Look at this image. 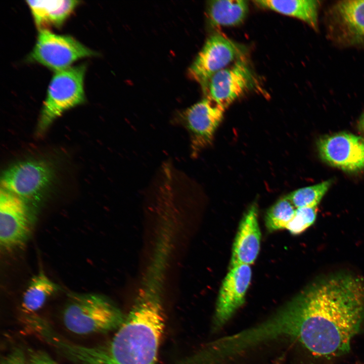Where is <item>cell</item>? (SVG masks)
Listing matches in <instances>:
<instances>
[{
	"mask_svg": "<svg viewBox=\"0 0 364 364\" xmlns=\"http://www.w3.org/2000/svg\"><path fill=\"white\" fill-rule=\"evenodd\" d=\"M292 340L315 356L347 352L364 320V281L338 273L313 281L284 305Z\"/></svg>",
	"mask_w": 364,
	"mask_h": 364,
	"instance_id": "6da1fadb",
	"label": "cell"
},
{
	"mask_svg": "<svg viewBox=\"0 0 364 364\" xmlns=\"http://www.w3.org/2000/svg\"><path fill=\"white\" fill-rule=\"evenodd\" d=\"M163 324L160 308L135 305L110 341L93 346L72 343L69 359L75 364H155Z\"/></svg>",
	"mask_w": 364,
	"mask_h": 364,
	"instance_id": "7a4b0ae2",
	"label": "cell"
},
{
	"mask_svg": "<svg viewBox=\"0 0 364 364\" xmlns=\"http://www.w3.org/2000/svg\"><path fill=\"white\" fill-rule=\"evenodd\" d=\"M62 312L66 329L78 335L106 333L118 328L124 318L109 299L93 293H72Z\"/></svg>",
	"mask_w": 364,
	"mask_h": 364,
	"instance_id": "3957f363",
	"label": "cell"
},
{
	"mask_svg": "<svg viewBox=\"0 0 364 364\" xmlns=\"http://www.w3.org/2000/svg\"><path fill=\"white\" fill-rule=\"evenodd\" d=\"M85 70V65L80 64L55 72L41 111L38 134L44 133L64 112L84 102Z\"/></svg>",
	"mask_w": 364,
	"mask_h": 364,
	"instance_id": "277c9868",
	"label": "cell"
},
{
	"mask_svg": "<svg viewBox=\"0 0 364 364\" xmlns=\"http://www.w3.org/2000/svg\"><path fill=\"white\" fill-rule=\"evenodd\" d=\"M53 167L42 160L18 162L6 169L1 178V188L19 197L28 204L43 197L54 178Z\"/></svg>",
	"mask_w": 364,
	"mask_h": 364,
	"instance_id": "5b68a950",
	"label": "cell"
},
{
	"mask_svg": "<svg viewBox=\"0 0 364 364\" xmlns=\"http://www.w3.org/2000/svg\"><path fill=\"white\" fill-rule=\"evenodd\" d=\"M96 55L73 37L57 34L45 29L39 30L28 60L56 72L70 67L78 59Z\"/></svg>",
	"mask_w": 364,
	"mask_h": 364,
	"instance_id": "8992f818",
	"label": "cell"
},
{
	"mask_svg": "<svg viewBox=\"0 0 364 364\" xmlns=\"http://www.w3.org/2000/svg\"><path fill=\"white\" fill-rule=\"evenodd\" d=\"M240 46L219 32L211 35L188 69V74L203 90L215 73L243 56Z\"/></svg>",
	"mask_w": 364,
	"mask_h": 364,
	"instance_id": "52a82bcc",
	"label": "cell"
},
{
	"mask_svg": "<svg viewBox=\"0 0 364 364\" xmlns=\"http://www.w3.org/2000/svg\"><path fill=\"white\" fill-rule=\"evenodd\" d=\"M225 109L208 97L178 114L176 121L189 133L192 157H196L212 141Z\"/></svg>",
	"mask_w": 364,
	"mask_h": 364,
	"instance_id": "ba28073f",
	"label": "cell"
},
{
	"mask_svg": "<svg viewBox=\"0 0 364 364\" xmlns=\"http://www.w3.org/2000/svg\"><path fill=\"white\" fill-rule=\"evenodd\" d=\"M32 217L28 204L19 197L1 189L0 243L5 250L24 244L30 234Z\"/></svg>",
	"mask_w": 364,
	"mask_h": 364,
	"instance_id": "9c48e42d",
	"label": "cell"
},
{
	"mask_svg": "<svg viewBox=\"0 0 364 364\" xmlns=\"http://www.w3.org/2000/svg\"><path fill=\"white\" fill-rule=\"evenodd\" d=\"M254 81L253 74L243 56L213 75L204 91L206 97L225 109L251 89Z\"/></svg>",
	"mask_w": 364,
	"mask_h": 364,
	"instance_id": "30bf717a",
	"label": "cell"
},
{
	"mask_svg": "<svg viewBox=\"0 0 364 364\" xmlns=\"http://www.w3.org/2000/svg\"><path fill=\"white\" fill-rule=\"evenodd\" d=\"M252 278L250 265H239L230 268L220 288L215 306L214 328H222L244 304Z\"/></svg>",
	"mask_w": 364,
	"mask_h": 364,
	"instance_id": "8fae6325",
	"label": "cell"
},
{
	"mask_svg": "<svg viewBox=\"0 0 364 364\" xmlns=\"http://www.w3.org/2000/svg\"><path fill=\"white\" fill-rule=\"evenodd\" d=\"M321 158L344 170L364 169V138L346 132L328 135L317 144Z\"/></svg>",
	"mask_w": 364,
	"mask_h": 364,
	"instance_id": "7c38bea8",
	"label": "cell"
},
{
	"mask_svg": "<svg viewBox=\"0 0 364 364\" xmlns=\"http://www.w3.org/2000/svg\"><path fill=\"white\" fill-rule=\"evenodd\" d=\"M261 232L258 221V206L253 203L244 214L233 243L230 268L253 264L260 248Z\"/></svg>",
	"mask_w": 364,
	"mask_h": 364,
	"instance_id": "4fadbf2b",
	"label": "cell"
},
{
	"mask_svg": "<svg viewBox=\"0 0 364 364\" xmlns=\"http://www.w3.org/2000/svg\"><path fill=\"white\" fill-rule=\"evenodd\" d=\"M77 1H27L35 23L39 30L60 27L78 5Z\"/></svg>",
	"mask_w": 364,
	"mask_h": 364,
	"instance_id": "5bb4252c",
	"label": "cell"
},
{
	"mask_svg": "<svg viewBox=\"0 0 364 364\" xmlns=\"http://www.w3.org/2000/svg\"><path fill=\"white\" fill-rule=\"evenodd\" d=\"M253 3L261 8L301 20L313 29L317 28L319 4L314 0H257Z\"/></svg>",
	"mask_w": 364,
	"mask_h": 364,
	"instance_id": "9a60e30c",
	"label": "cell"
},
{
	"mask_svg": "<svg viewBox=\"0 0 364 364\" xmlns=\"http://www.w3.org/2000/svg\"><path fill=\"white\" fill-rule=\"evenodd\" d=\"M208 21L213 26H235L243 22L248 12V4L244 0L209 1L207 6Z\"/></svg>",
	"mask_w": 364,
	"mask_h": 364,
	"instance_id": "2e32d148",
	"label": "cell"
},
{
	"mask_svg": "<svg viewBox=\"0 0 364 364\" xmlns=\"http://www.w3.org/2000/svg\"><path fill=\"white\" fill-rule=\"evenodd\" d=\"M59 289L57 284L40 271L31 279L23 294L21 303L23 310L28 314L37 311Z\"/></svg>",
	"mask_w": 364,
	"mask_h": 364,
	"instance_id": "e0dca14e",
	"label": "cell"
},
{
	"mask_svg": "<svg viewBox=\"0 0 364 364\" xmlns=\"http://www.w3.org/2000/svg\"><path fill=\"white\" fill-rule=\"evenodd\" d=\"M335 10L345 30L354 38L364 40V0L339 2Z\"/></svg>",
	"mask_w": 364,
	"mask_h": 364,
	"instance_id": "ac0fdd59",
	"label": "cell"
},
{
	"mask_svg": "<svg viewBox=\"0 0 364 364\" xmlns=\"http://www.w3.org/2000/svg\"><path fill=\"white\" fill-rule=\"evenodd\" d=\"M296 208L284 196L280 199L267 211L265 216V224L270 232L286 229L293 218Z\"/></svg>",
	"mask_w": 364,
	"mask_h": 364,
	"instance_id": "d6986e66",
	"label": "cell"
},
{
	"mask_svg": "<svg viewBox=\"0 0 364 364\" xmlns=\"http://www.w3.org/2000/svg\"><path fill=\"white\" fill-rule=\"evenodd\" d=\"M331 185V180L324 181L295 190L285 196L296 208L317 207Z\"/></svg>",
	"mask_w": 364,
	"mask_h": 364,
	"instance_id": "ffe728a7",
	"label": "cell"
},
{
	"mask_svg": "<svg viewBox=\"0 0 364 364\" xmlns=\"http://www.w3.org/2000/svg\"><path fill=\"white\" fill-rule=\"evenodd\" d=\"M316 215L317 207L296 208L295 215L286 229L292 235H299L314 223Z\"/></svg>",
	"mask_w": 364,
	"mask_h": 364,
	"instance_id": "44dd1931",
	"label": "cell"
},
{
	"mask_svg": "<svg viewBox=\"0 0 364 364\" xmlns=\"http://www.w3.org/2000/svg\"><path fill=\"white\" fill-rule=\"evenodd\" d=\"M27 358L28 364H59L47 353L39 350H29Z\"/></svg>",
	"mask_w": 364,
	"mask_h": 364,
	"instance_id": "7402d4cb",
	"label": "cell"
},
{
	"mask_svg": "<svg viewBox=\"0 0 364 364\" xmlns=\"http://www.w3.org/2000/svg\"><path fill=\"white\" fill-rule=\"evenodd\" d=\"M1 364H28L27 358L20 348H15L4 357Z\"/></svg>",
	"mask_w": 364,
	"mask_h": 364,
	"instance_id": "603a6c76",
	"label": "cell"
},
{
	"mask_svg": "<svg viewBox=\"0 0 364 364\" xmlns=\"http://www.w3.org/2000/svg\"><path fill=\"white\" fill-rule=\"evenodd\" d=\"M361 126L362 129H363V130H364V121L361 120Z\"/></svg>",
	"mask_w": 364,
	"mask_h": 364,
	"instance_id": "cb8c5ba5",
	"label": "cell"
},
{
	"mask_svg": "<svg viewBox=\"0 0 364 364\" xmlns=\"http://www.w3.org/2000/svg\"><path fill=\"white\" fill-rule=\"evenodd\" d=\"M362 121H364V115H363V118H362Z\"/></svg>",
	"mask_w": 364,
	"mask_h": 364,
	"instance_id": "d4e9b609",
	"label": "cell"
}]
</instances>
